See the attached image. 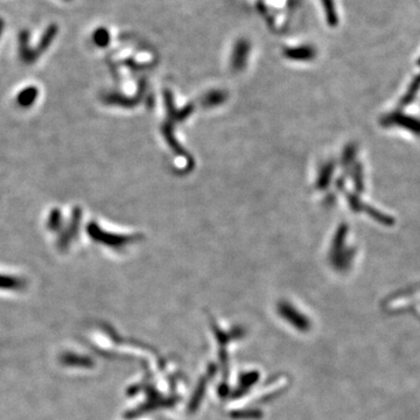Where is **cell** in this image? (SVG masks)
<instances>
[{
    "label": "cell",
    "instance_id": "1",
    "mask_svg": "<svg viewBox=\"0 0 420 420\" xmlns=\"http://www.w3.org/2000/svg\"><path fill=\"white\" fill-rule=\"evenodd\" d=\"M96 36H98L97 39H96V41L98 43H105L106 42V40H107V34H106V32L105 31H98L97 33H96Z\"/></svg>",
    "mask_w": 420,
    "mask_h": 420
}]
</instances>
